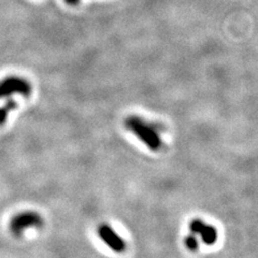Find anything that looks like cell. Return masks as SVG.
<instances>
[{
  "label": "cell",
  "mask_w": 258,
  "mask_h": 258,
  "mask_svg": "<svg viewBox=\"0 0 258 258\" xmlns=\"http://www.w3.org/2000/svg\"><path fill=\"white\" fill-rule=\"evenodd\" d=\"M126 126L138 138L148 144L152 149H157L160 144V139L154 127L148 124L140 117L131 116L126 119Z\"/></svg>",
  "instance_id": "obj_1"
},
{
  "label": "cell",
  "mask_w": 258,
  "mask_h": 258,
  "mask_svg": "<svg viewBox=\"0 0 258 258\" xmlns=\"http://www.w3.org/2000/svg\"><path fill=\"white\" fill-rule=\"evenodd\" d=\"M64 2H66L70 6H76L80 3V0H64Z\"/></svg>",
  "instance_id": "obj_5"
},
{
  "label": "cell",
  "mask_w": 258,
  "mask_h": 258,
  "mask_svg": "<svg viewBox=\"0 0 258 258\" xmlns=\"http://www.w3.org/2000/svg\"><path fill=\"white\" fill-rule=\"evenodd\" d=\"M44 220L41 214L35 211H24L15 214L10 221V230L16 237H21L28 228H40L43 226Z\"/></svg>",
  "instance_id": "obj_2"
},
{
  "label": "cell",
  "mask_w": 258,
  "mask_h": 258,
  "mask_svg": "<svg viewBox=\"0 0 258 258\" xmlns=\"http://www.w3.org/2000/svg\"><path fill=\"white\" fill-rule=\"evenodd\" d=\"M18 108V103L13 99H8L3 107H0V126L7 122L8 115Z\"/></svg>",
  "instance_id": "obj_4"
},
{
  "label": "cell",
  "mask_w": 258,
  "mask_h": 258,
  "mask_svg": "<svg viewBox=\"0 0 258 258\" xmlns=\"http://www.w3.org/2000/svg\"><path fill=\"white\" fill-rule=\"evenodd\" d=\"M32 92L29 81L18 76H10L0 81V99L8 98L14 94L28 97Z\"/></svg>",
  "instance_id": "obj_3"
}]
</instances>
